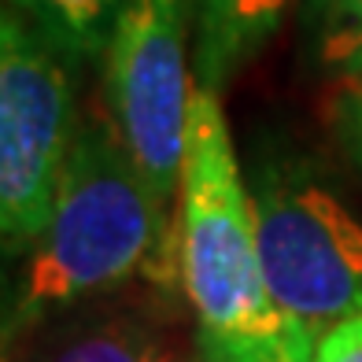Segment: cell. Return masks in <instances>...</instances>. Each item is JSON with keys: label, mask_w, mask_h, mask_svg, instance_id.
<instances>
[{"label": "cell", "mask_w": 362, "mask_h": 362, "mask_svg": "<svg viewBox=\"0 0 362 362\" xmlns=\"http://www.w3.org/2000/svg\"><path fill=\"white\" fill-rule=\"evenodd\" d=\"M67 52L23 15L0 26V237L19 255L41 240L74 148Z\"/></svg>", "instance_id": "cell-3"}, {"label": "cell", "mask_w": 362, "mask_h": 362, "mask_svg": "<svg viewBox=\"0 0 362 362\" xmlns=\"http://www.w3.org/2000/svg\"><path fill=\"white\" fill-rule=\"evenodd\" d=\"M351 122H355V141H358V148H362V93H358V100H355V107H351Z\"/></svg>", "instance_id": "cell-12"}, {"label": "cell", "mask_w": 362, "mask_h": 362, "mask_svg": "<svg viewBox=\"0 0 362 362\" xmlns=\"http://www.w3.org/2000/svg\"><path fill=\"white\" fill-rule=\"evenodd\" d=\"M181 362H192V358H181Z\"/></svg>", "instance_id": "cell-13"}, {"label": "cell", "mask_w": 362, "mask_h": 362, "mask_svg": "<svg viewBox=\"0 0 362 362\" xmlns=\"http://www.w3.org/2000/svg\"><path fill=\"white\" fill-rule=\"evenodd\" d=\"M292 0H185L196 41V86L222 89L281 26Z\"/></svg>", "instance_id": "cell-6"}, {"label": "cell", "mask_w": 362, "mask_h": 362, "mask_svg": "<svg viewBox=\"0 0 362 362\" xmlns=\"http://www.w3.org/2000/svg\"><path fill=\"white\" fill-rule=\"evenodd\" d=\"M185 0H126L104 52L111 129L167 211L177 204L196 93L185 52Z\"/></svg>", "instance_id": "cell-4"}, {"label": "cell", "mask_w": 362, "mask_h": 362, "mask_svg": "<svg viewBox=\"0 0 362 362\" xmlns=\"http://www.w3.org/2000/svg\"><path fill=\"white\" fill-rule=\"evenodd\" d=\"M41 362H181V355L137 322H100L56 340Z\"/></svg>", "instance_id": "cell-8"}, {"label": "cell", "mask_w": 362, "mask_h": 362, "mask_svg": "<svg viewBox=\"0 0 362 362\" xmlns=\"http://www.w3.org/2000/svg\"><path fill=\"white\" fill-rule=\"evenodd\" d=\"M11 4L67 56L93 59L107 52L126 0H11Z\"/></svg>", "instance_id": "cell-7"}, {"label": "cell", "mask_w": 362, "mask_h": 362, "mask_svg": "<svg viewBox=\"0 0 362 362\" xmlns=\"http://www.w3.org/2000/svg\"><path fill=\"white\" fill-rule=\"evenodd\" d=\"M259 259L277 310L322 337L362 315V222L315 181L262 174L255 189Z\"/></svg>", "instance_id": "cell-5"}, {"label": "cell", "mask_w": 362, "mask_h": 362, "mask_svg": "<svg viewBox=\"0 0 362 362\" xmlns=\"http://www.w3.org/2000/svg\"><path fill=\"white\" fill-rule=\"evenodd\" d=\"M137 270L163 288L177 281L174 218L144 185L115 129L89 126L71 148L52 218L34 244L4 337L11 340L56 307L115 288Z\"/></svg>", "instance_id": "cell-1"}, {"label": "cell", "mask_w": 362, "mask_h": 362, "mask_svg": "<svg viewBox=\"0 0 362 362\" xmlns=\"http://www.w3.org/2000/svg\"><path fill=\"white\" fill-rule=\"evenodd\" d=\"M315 362H362V315L344 318L315 337Z\"/></svg>", "instance_id": "cell-11"}, {"label": "cell", "mask_w": 362, "mask_h": 362, "mask_svg": "<svg viewBox=\"0 0 362 362\" xmlns=\"http://www.w3.org/2000/svg\"><path fill=\"white\" fill-rule=\"evenodd\" d=\"M325 63L362 78V0H310Z\"/></svg>", "instance_id": "cell-9"}, {"label": "cell", "mask_w": 362, "mask_h": 362, "mask_svg": "<svg viewBox=\"0 0 362 362\" xmlns=\"http://www.w3.org/2000/svg\"><path fill=\"white\" fill-rule=\"evenodd\" d=\"M177 281L200 318V333L229 340H274L292 329L267 292L259 259L255 200L240 181V163L215 89L196 86L189 144L177 189Z\"/></svg>", "instance_id": "cell-2"}, {"label": "cell", "mask_w": 362, "mask_h": 362, "mask_svg": "<svg viewBox=\"0 0 362 362\" xmlns=\"http://www.w3.org/2000/svg\"><path fill=\"white\" fill-rule=\"evenodd\" d=\"M192 362H315V337L292 329L274 340H229L200 333Z\"/></svg>", "instance_id": "cell-10"}]
</instances>
